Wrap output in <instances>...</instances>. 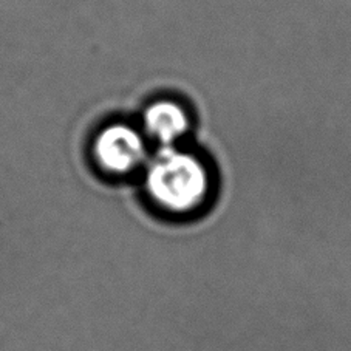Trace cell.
I'll return each mask as SVG.
<instances>
[{
	"label": "cell",
	"mask_w": 351,
	"mask_h": 351,
	"mask_svg": "<svg viewBox=\"0 0 351 351\" xmlns=\"http://www.w3.org/2000/svg\"><path fill=\"white\" fill-rule=\"evenodd\" d=\"M210 189L208 167L198 156L184 150L167 146L149 162L146 191L162 214L184 219L199 213L208 203Z\"/></svg>",
	"instance_id": "obj_1"
},
{
	"label": "cell",
	"mask_w": 351,
	"mask_h": 351,
	"mask_svg": "<svg viewBox=\"0 0 351 351\" xmlns=\"http://www.w3.org/2000/svg\"><path fill=\"white\" fill-rule=\"evenodd\" d=\"M93 154L99 166L112 173H129L147 156L143 136L125 124L106 127L95 139Z\"/></svg>",
	"instance_id": "obj_2"
},
{
	"label": "cell",
	"mask_w": 351,
	"mask_h": 351,
	"mask_svg": "<svg viewBox=\"0 0 351 351\" xmlns=\"http://www.w3.org/2000/svg\"><path fill=\"white\" fill-rule=\"evenodd\" d=\"M144 127L150 136L167 147L186 135L191 119L186 108L178 102L160 99L147 107L144 113Z\"/></svg>",
	"instance_id": "obj_3"
}]
</instances>
